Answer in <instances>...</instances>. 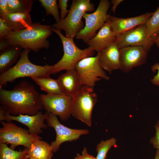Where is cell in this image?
Masks as SVG:
<instances>
[{"instance_id":"1","label":"cell","mask_w":159,"mask_h":159,"mask_svg":"<svg viewBox=\"0 0 159 159\" xmlns=\"http://www.w3.org/2000/svg\"><path fill=\"white\" fill-rule=\"evenodd\" d=\"M0 103L6 112L13 116L33 115L44 108L41 95L26 80L20 81L11 90L0 87Z\"/></svg>"},{"instance_id":"2","label":"cell","mask_w":159,"mask_h":159,"mask_svg":"<svg viewBox=\"0 0 159 159\" xmlns=\"http://www.w3.org/2000/svg\"><path fill=\"white\" fill-rule=\"evenodd\" d=\"M50 26L33 23L30 28L12 31L5 39L9 46H19L35 52L45 48L48 49L49 42L47 39L52 31Z\"/></svg>"},{"instance_id":"3","label":"cell","mask_w":159,"mask_h":159,"mask_svg":"<svg viewBox=\"0 0 159 159\" xmlns=\"http://www.w3.org/2000/svg\"><path fill=\"white\" fill-rule=\"evenodd\" d=\"M31 50L24 49L19 59L12 67L0 74V87L8 82H13L17 78L24 77H42L52 74V65L47 64L39 66L32 63L28 54Z\"/></svg>"},{"instance_id":"4","label":"cell","mask_w":159,"mask_h":159,"mask_svg":"<svg viewBox=\"0 0 159 159\" xmlns=\"http://www.w3.org/2000/svg\"><path fill=\"white\" fill-rule=\"evenodd\" d=\"M95 10V5L90 0H73L66 17L52 25V27L64 30L66 37L73 38L84 27L82 20L84 14L87 12L94 11Z\"/></svg>"},{"instance_id":"5","label":"cell","mask_w":159,"mask_h":159,"mask_svg":"<svg viewBox=\"0 0 159 159\" xmlns=\"http://www.w3.org/2000/svg\"><path fill=\"white\" fill-rule=\"evenodd\" d=\"M51 30L60 38L64 51V54L61 59L52 65V74H56L64 70L74 69L76 64L80 60L94 55L95 51L91 50L88 47L84 49H80L76 45L73 38L64 36L61 31L52 27Z\"/></svg>"},{"instance_id":"6","label":"cell","mask_w":159,"mask_h":159,"mask_svg":"<svg viewBox=\"0 0 159 159\" xmlns=\"http://www.w3.org/2000/svg\"><path fill=\"white\" fill-rule=\"evenodd\" d=\"M72 97L71 115L91 127L92 111L97 101L93 87L83 86Z\"/></svg>"},{"instance_id":"7","label":"cell","mask_w":159,"mask_h":159,"mask_svg":"<svg viewBox=\"0 0 159 159\" xmlns=\"http://www.w3.org/2000/svg\"><path fill=\"white\" fill-rule=\"evenodd\" d=\"M110 6L109 0H101L96 10L92 13H85L83 17L85 19V25L76 36V39L82 40L86 43L93 37L96 32L109 19L110 15L107 12Z\"/></svg>"},{"instance_id":"8","label":"cell","mask_w":159,"mask_h":159,"mask_svg":"<svg viewBox=\"0 0 159 159\" xmlns=\"http://www.w3.org/2000/svg\"><path fill=\"white\" fill-rule=\"evenodd\" d=\"M0 143L10 145V148L14 150L21 145L28 149L32 144L42 138L39 135L29 133L28 130L18 126L11 122H1Z\"/></svg>"},{"instance_id":"9","label":"cell","mask_w":159,"mask_h":159,"mask_svg":"<svg viewBox=\"0 0 159 159\" xmlns=\"http://www.w3.org/2000/svg\"><path fill=\"white\" fill-rule=\"evenodd\" d=\"M100 52L95 57L83 58L76 64L75 69L82 85L93 87L96 82L103 79L109 80L108 76L101 67L99 62Z\"/></svg>"},{"instance_id":"10","label":"cell","mask_w":159,"mask_h":159,"mask_svg":"<svg viewBox=\"0 0 159 159\" xmlns=\"http://www.w3.org/2000/svg\"><path fill=\"white\" fill-rule=\"evenodd\" d=\"M47 113L46 120L47 125L54 128L56 133L55 140L50 144L53 153L57 152L64 143L76 141L81 136L89 133V131L87 129H73L66 127L60 123L57 116L48 112Z\"/></svg>"},{"instance_id":"11","label":"cell","mask_w":159,"mask_h":159,"mask_svg":"<svg viewBox=\"0 0 159 159\" xmlns=\"http://www.w3.org/2000/svg\"><path fill=\"white\" fill-rule=\"evenodd\" d=\"M157 36H150L144 24L117 35L116 42L120 49L129 46H140L149 52L155 44Z\"/></svg>"},{"instance_id":"12","label":"cell","mask_w":159,"mask_h":159,"mask_svg":"<svg viewBox=\"0 0 159 159\" xmlns=\"http://www.w3.org/2000/svg\"><path fill=\"white\" fill-rule=\"evenodd\" d=\"M41 98L46 112L58 116L62 121L67 120L71 115L70 108L72 97L64 95H41Z\"/></svg>"},{"instance_id":"13","label":"cell","mask_w":159,"mask_h":159,"mask_svg":"<svg viewBox=\"0 0 159 159\" xmlns=\"http://www.w3.org/2000/svg\"><path fill=\"white\" fill-rule=\"evenodd\" d=\"M120 52V70L127 73L145 64L148 52L142 46H129L121 48Z\"/></svg>"},{"instance_id":"14","label":"cell","mask_w":159,"mask_h":159,"mask_svg":"<svg viewBox=\"0 0 159 159\" xmlns=\"http://www.w3.org/2000/svg\"><path fill=\"white\" fill-rule=\"evenodd\" d=\"M47 115L46 111L43 114L40 111L33 115H20L13 116L6 112L5 120L6 122L15 121L20 122L28 127L29 133L39 135L43 132L42 129H45L48 127V125L44 123Z\"/></svg>"},{"instance_id":"15","label":"cell","mask_w":159,"mask_h":159,"mask_svg":"<svg viewBox=\"0 0 159 159\" xmlns=\"http://www.w3.org/2000/svg\"><path fill=\"white\" fill-rule=\"evenodd\" d=\"M120 49L115 40L100 51V64L109 74L114 70H120Z\"/></svg>"},{"instance_id":"16","label":"cell","mask_w":159,"mask_h":159,"mask_svg":"<svg viewBox=\"0 0 159 159\" xmlns=\"http://www.w3.org/2000/svg\"><path fill=\"white\" fill-rule=\"evenodd\" d=\"M153 12H147L132 17L119 18L110 15L111 26L117 35L127 31L139 25L145 24Z\"/></svg>"},{"instance_id":"17","label":"cell","mask_w":159,"mask_h":159,"mask_svg":"<svg viewBox=\"0 0 159 159\" xmlns=\"http://www.w3.org/2000/svg\"><path fill=\"white\" fill-rule=\"evenodd\" d=\"M116 39L109 18L95 35L86 43L88 46V48L90 49L99 52L114 42Z\"/></svg>"},{"instance_id":"18","label":"cell","mask_w":159,"mask_h":159,"mask_svg":"<svg viewBox=\"0 0 159 159\" xmlns=\"http://www.w3.org/2000/svg\"><path fill=\"white\" fill-rule=\"evenodd\" d=\"M57 80L64 93L67 96L72 97L83 86L75 69L66 70Z\"/></svg>"},{"instance_id":"19","label":"cell","mask_w":159,"mask_h":159,"mask_svg":"<svg viewBox=\"0 0 159 159\" xmlns=\"http://www.w3.org/2000/svg\"><path fill=\"white\" fill-rule=\"evenodd\" d=\"M3 19L12 31L27 29L33 24L29 13H9Z\"/></svg>"},{"instance_id":"20","label":"cell","mask_w":159,"mask_h":159,"mask_svg":"<svg viewBox=\"0 0 159 159\" xmlns=\"http://www.w3.org/2000/svg\"><path fill=\"white\" fill-rule=\"evenodd\" d=\"M21 48L19 46H9L0 51V73L4 72L11 68L20 57Z\"/></svg>"},{"instance_id":"21","label":"cell","mask_w":159,"mask_h":159,"mask_svg":"<svg viewBox=\"0 0 159 159\" xmlns=\"http://www.w3.org/2000/svg\"><path fill=\"white\" fill-rule=\"evenodd\" d=\"M28 149L29 159H51L53 156L50 145L41 140L33 143Z\"/></svg>"},{"instance_id":"22","label":"cell","mask_w":159,"mask_h":159,"mask_svg":"<svg viewBox=\"0 0 159 159\" xmlns=\"http://www.w3.org/2000/svg\"><path fill=\"white\" fill-rule=\"evenodd\" d=\"M41 89L47 94L64 95L60 84L57 79L52 78L49 76L31 78Z\"/></svg>"},{"instance_id":"23","label":"cell","mask_w":159,"mask_h":159,"mask_svg":"<svg viewBox=\"0 0 159 159\" xmlns=\"http://www.w3.org/2000/svg\"><path fill=\"white\" fill-rule=\"evenodd\" d=\"M28 148L17 151L9 147L6 143H0V159H29Z\"/></svg>"},{"instance_id":"24","label":"cell","mask_w":159,"mask_h":159,"mask_svg":"<svg viewBox=\"0 0 159 159\" xmlns=\"http://www.w3.org/2000/svg\"><path fill=\"white\" fill-rule=\"evenodd\" d=\"M33 1L31 0H8L9 13H30Z\"/></svg>"},{"instance_id":"25","label":"cell","mask_w":159,"mask_h":159,"mask_svg":"<svg viewBox=\"0 0 159 159\" xmlns=\"http://www.w3.org/2000/svg\"><path fill=\"white\" fill-rule=\"evenodd\" d=\"M145 25L150 36H153L158 35L159 33V6Z\"/></svg>"},{"instance_id":"26","label":"cell","mask_w":159,"mask_h":159,"mask_svg":"<svg viewBox=\"0 0 159 159\" xmlns=\"http://www.w3.org/2000/svg\"><path fill=\"white\" fill-rule=\"evenodd\" d=\"M116 139L112 138L105 140H102L97 145L96 159H105L107 154L111 148L116 143Z\"/></svg>"},{"instance_id":"27","label":"cell","mask_w":159,"mask_h":159,"mask_svg":"<svg viewBox=\"0 0 159 159\" xmlns=\"http://www.w3.org/2000/svg\"><path fill=\"white\" fill-rule=\"evenodd\" d=\"M39 1L45 9L47 15H52L56 22L60 20L57 0H39Z\"/></svg>"},{"instance_id":"28","label":"cell","mask_w":159,"mask_h":159,"mask_svg":"<svg viewBox=\"0 0 159 159\" xmlns=\"http://www.w3.org/2000/svg\"><path fill=\"white\" fill-rule=\"evenodd\" d=\"M12 31L4 21L0 18V40L4 39Z\"/></svg>"},{"instance_id":"29","label":"cell","mask_w":159,"mask_h":159,"mask_svg":"<svg viewBox=\"0 0 159 159\" xmlns=\"http://www.w3.org/2000/svg\"><path fill=\"white\" fill-rule=\"evenodd\" d=\"M68 0H59L58 6L60 9V20L64 19L68 14L69 10L67 9Z\"/></svg>"},{"instance_id":"30","label":"cell","mask_w":159,"mask_h":159,"mask_svg":"<svg viewBox=\"0 0 159 159\" xmlns=\"http://www.w3.org/2000/svg\"><path fill=\"white\" fill-rule=\"evenodd\" d=\"M151 69L153 72L157 73L151 79L150 82L153 85L159 86V63H156L152 65Z\"/></svg>"},{"instance_id":"31","label":"cell","mask_w":159,"mask_h":159,"mask_svg":"<svg viewBox=\"0 0 159 159\" xmlns=\"http://www.w3.org/2000/svg\"><path fill=\"white\" fill-rule=\"evenodd\" d=\"M155 135L150 140V143L153 147L156 149L159 152V127L156 125L155 126Z\"/></svg>"},{"instance_id":"32","label":"cell","mask_w":159,"mask_h":159,"mask_svg":"<svg viewBox=\"0 0 159 159\" xmlns=\"http://www.w3.org/2000/svg\"><path fill=\"white\" fill-rule=\"evenodd\" d=\"M8 2V0H0V16L3 19L9 13Z\"/></svg>"},{"instance_id":"33","label":"cell","mask_w":159,"mask_h":159,"mask_svg":"<svg viewBox=\"0 0 159 159\" xmlns=\"http://www.w3.org/2000/svg\"><path fill=\"white\" fill-rule=\"evenodd\" d=\"M74 159H96V158L88 153L87 148L85 147L81 154L77 153Z\"/></svg>"},{"instance_id":"34","label":"cell","mask_w":159,"mask_h":159,"mask_svg":"<svg viewBox=\"0 0 159 159\" xmlns=\"http://www.w3.org/2000/svg\"><path fill=\"white\" fill-rule=\"evenodd\" d=\"M124 1L123 0H111V3L112 5V6L111 9L112 11L113 12L114 14L115 13L116 9L118 5Z\"/></svg>"},{"instance_id":"35","label":"cell","mask_w":159,"mask_h":159,"mask_svg":"<svg viewBox=\"0 0 159 159\" xmlns=\"http://www.w3.org/2000/svg\"><path fill=\"white\" fill-rule=\"evenodd\" d=\"M6 112L5 109L1 106H0V121H4L5 120V114Z\"/></svg>"},{"instance_id":"36","label":"cell","mask_w":159,"mask_h":159,"mask_svg":"<svg viewBox=\"0 0 159 159\" xmlns=\"http://www.w3.org/2000/svg\"><path fill=\"white\" fill-rule=\"evenodd\" d=\"M9 46L7 41L5 39L0 40V51L5 49Z\"/></svg>"},{"instance_id":"37","label":"cell","mask_w":159,"mask_h":159,"mask_svg":"<svg viewBox=\"0 0 159 159\" xmlns=\"http://www.w3.org/2000/svg\"><path fill=\"white\" fill-rule=\"evenodd\" d=\"M155 44H156L157 47L159 48V33L155 39Z\"/></svg>"},{"instance_id":"38","label":"cell","mask_w":159,"mask_h":159,"mask_svg":"<svg viewBox=\"0 0 159 159\" xmlns=\"http://www.w3.org/2000/svg\"><path fill=\"white\" fill-rule=\"evenodd\" d=\"M154 159H159V152L156 150Z\"/></svg>"},{"instance_id":"39","label":"cell","mask_w":159,"mask_h":159,"mask_svg":"<svg viewBox=\"0 0 159 159\" xmlns=\"http://www.w3.org/2000/svg\"><path fill=\"white\" fill-rule=\"evenodd\" d=\"M156 125L158 126V127H159V119Z\"/></svg>"},{"instance_id":"40","label":"cell","mask_w":159,"mask_h":159,"mask_svg":"<svg viewBox=\"0 0 159 159\" xmlns=\"http://www.w3.org/2000/svg\"></svg>"}]
</instances>
